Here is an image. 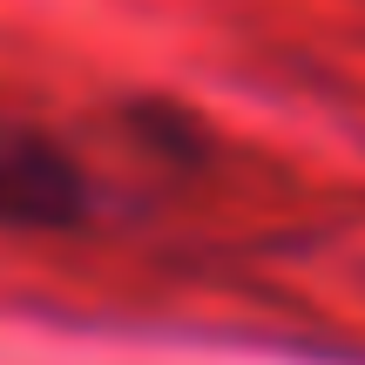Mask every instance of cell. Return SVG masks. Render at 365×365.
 Here are the masks:
<instances>
[{"label": "cell", "mask_w": 365, "mask_h": 365, "mask_svg": "<svg viewBox=\"0 0 365 365\" xmlns=\"http://www.w3.org/2000/svg\"><path fill=\"white\" fill-rule=\"evenodd\" d=\"M88 190L81 170L48 143H0V230H48L75 223Z\"/></svg>", "instance_id": "obj_1"}]
</instances>
